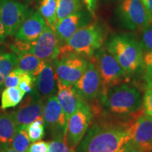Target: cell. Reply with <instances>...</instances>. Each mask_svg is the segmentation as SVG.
I'll list each match as a JSON object with an SVG mask.
<instances>
[{
    "label": "cell",
    "instance_id": "1",
    "mask_svg": "<svg viewBox=\"0 0 152 152\" xmlns=\"http://www.w3.org/2000/svg\"><path fill=\"white\" fill-rule=\"evenodd\" d=\"M89 104L96 120L126 128L144 113L140 90L126 83L101 90L97 98Z\"/></svg>",
    "mask_w": 152,
    "mask_h": 152
},
{
    "label": "cell",
    "instance_id": "2",
    "mask_svg": "<svg viewBox=\"0 0 152 152\" xmlns=\"http://www.w3.org/2000/svg\"><path fill=\"white\" fill-rule=\"evenodd\" d=\"M130 140L126 127L94 120L76 148V152H115Z\"/></svg>",
    "mask_w": 152,
    "mask_h": 152
},
{
    "label": "cell",
    "instance_id": "3",
    "mask_svg": "<svg viewBox=\"0 0 152 152\" xmlns=\"http://www.w3.org/2000/svg\"><path fill=\"white\" fill-rule=\"evenodd\" d=\"M106 37L105 30L99 24L94 23L85 25L80 28L65 43L60 45L57 57L77 54L85 58H90L102 48Z\"/></svg>",
    "mask_w": 152,
    "mask_h": 152
},
{
    "label": "cell",
    "instance_id": "4",
    "mask_svg": "<svg viewBox=\"0 0 152 152\" xmlns=\"http://www.w3.org/2000/svg\"><path fill=\"white\" fill-rule=\"evenodd\" d=\"M106 49L118 62L129 77L143 64V53L140 43L128 34H117L110 38Z\"/></svg>",
    "mask_w": 152,
    "mask_h": 152
},
{
    "label": "cell",
    "instance_id": "5",
    "mask_svg": "<svg viewBox=\"0 0 152 152\" xmlns=\"http://www.w3.org/2000/svg\"><path fill=\"white\" fill-rule=\"evenodd\" d=\"M91 58L94 60L99 73L102 90L126 83L130 80L123 68L106 48H100Z\"/></svg>",
    "mask_w": 152,
    "mask_h": 152
},
{
    "label": "cell",
    "instance_id": "6",
    "mask_svg": "<svg viewBox=\"0 0 152 152\" xmlns=\"http://www.w3.org/2000/svg\"><path fill=\"white\" fill-rule=\"evenodd\" d=\"M88 61L87 58L77 54L57 57L53 61L57 80L64 85L73 86L85 73Z\"/></svg>",
    "mask_w": 152,
    "mask_h": 152
},
{
    "label": "cell",
    "instance_id": "7",
    "mask_svg": "<svg viewBox=\"0 0 152 152\" xmlns=\"http://www.w3.org/2000/svg\"><path fill=\"white\" fill-rule=\"evenodd\" d=\"M93 121L94 115L87 102L68 118L65 138L71 149L76 150Z\"/></svg>",
    "mask_w": 152,
    "mask_h": 152
},
{
    "label": "cell",
    "instance_id": "8",
    "mask_svg": "<svg viewBox=\"0 0 152 152\" xmlns=\"http://www.w3.org/2000/svg\"><path fill=\"white\" fill-rule=\"evenodd\" d=\"M18 108L11 112L19 128H26L38 118L43 116L45 100L38 94L35 88L24 96Z\"/></svg>",
    "mask_w": 152,
    "mask_h": 152
},
{
    "label": "cell",
    "instance_id": "9",
    "mask_svg": "<svg viewBox=\"0 0 152 152\" xmlns=\"http://www.w3.org/2000/svg\"><path fill=\"white\" fill-rule=\"evenodd\" d=\"M43 118L45 128L53 139L65 138L68 118L56 95L49 98L45 102Z\"/></svg>",
    "mask_w": 152,
    "mask_h": 152
},
{
    "label": "cell",
    "instance_id": "10",
    "mask_svg": "<svg viewBox=\"0 0 152 152\" xmlns=\"http://www.w3.org/2000/svg\"><path fill=\"white\" fill-rule=\"evenodd\" d=\"M26 5L14 0H0V18L7 36L14 35L23 21L31 14Z\"/></svg>",
    "mask_w": 152,
    "mask_h": 152
},
{
    "label": "cell",
    "instance_id": "11",
    "mask_svg": "<svg viewBox=\"0 0 152 152\" xmlns=\"http://www.w3.org/2000/svg\"><path fill=\"white\" fill-rule=\"evenodd\" d=\"M119 16L128 29H143L152 22L141 0H123L119 7Z\"/></svg>",
    "mask_w": 152,
    "mask_h": 152
},
{
    "label": "cell",
    "instance_id": "12",
    "mask_svg": "<svg viewBox=\"0 0 152 152\" xmlns=\"http://www.w3.org/2000/svg\"><path fill=\"white\" fill-rule=\"evenodd\" d=\"M73 87L87 103L97 98L102 90V81L96 64L91 57L89 58L88 65L85 73Z\"/></svg>",
    "mask_w": 152,
    "mask_h": 152
},
{
    "label": "cell",
    "instance_id": "13",
    "mask_svg": "<svg viewBox=\"0 0 152 152\" xmlns=\"http://www.w3.org/2000/svg\"><path fill=\"white\" fill-rule=\"evenodd\" d=\"M127 132L130 141L144 152H152V117L142 115L129 125Z\"/></svg>",
    "mask_w": 152,
    "mask_h": 152
},
{
    "label": "cell",
    "instance_id": "14",
    "mask_svg": "<svg viewBox=\"0 0 152 152\" xmlns=\"http://www.w3.org/2000/svg\"><path fill=\"white\" fill-rule=\"evenodd\" d=\"M59 42L54 29L47 26L37 40L33 42L30 53L41 60L53 62L58 56Z\"/></svg>",
    "mask_w": 152,
    "mask_h": 152
},
{
    "label": "cell",
    "instance_id": "15",
    "mask_svg": "<svg viewBox=\"0 0 152 152\" xmlns=\"http://www.w3.org/2000/svg\"><path fill=\"white\" fill-rule=\"evenodd\" d=\"M35 88L44 100L47 101L56 95L58 86L53 62L47 61L42 71L35 77Z\"/></svg>",
    "mask_w": 152,
    "mask_h": 152
},
{
    "label": "cell",
    "instance_id": "16",
    "mask_svg": "<svg viewBox=\"0 0 152 152\" xmlns=\"http://www.w3.org/2000/svg\"><path fill=\"white\" fill-rule=\"evenodd\" d=\"M47 25L39 12L32 13L15 34V38L20 40L33 42L37 40Z\"/></svg>",
    "mask_w": 152,
    "mask_h": 152
},
{
    "label": "cell",
    "instance_id": "17",
    "mask_svg": "<svg viewBox=\"0 0 152 152\" xmlns=\"http://www.w3.org/2000/svg\"><path fill=\"white\" fill-rule=\"evenodd\" d=\"M57 99L63 111L68 118L72 114L82 107L86 102L77 94L73 86L64 85L57 80Z\"/></svg>",
    "mask_w": 152,
    "mask_h": 152
},
{
    "label": "cell",
    "instance_id": "18",
    "mask_svg": "<svg viewBox=\"0 0 152 152\" xmlns=\"http://www.w3.org/2000/svg\"><path fill=\"white\" fill-rule=\"evenodd\" d=\"M85 26L84 17L81 13H75L56 22L54 30L59 46L66 41L82 26Z\"/></svg>",
    "mask_w": 152,
    "mask_h": 152
},
{
    "label": "cell",
    "instance_id": "19",
    "mask_svg": "<svg viewBox=\"0 0 152 152\" xmlns=\"http://www.w3.org/2000/svg\"><path fill=\"white\" fill-rule=\"evenodd\" d=\"M18 128L11 113H0V149L10 148Z\"/></svg>",
    "mask_w": 152,
    "mask_h": 152
},
{
    "label": "cell",
    "instance_id": "20",
    "mask_svg": "<svg viewBox=\"0 0 152 152\" xmlns=\"http://www.w3.org/2000/svg\"><path fill=\"white\" fill-rule=\"evenodd\" d=\"M16 68L26 72L35 78L45 67L47 61L41 60L30 52L18 55Z\"/></svg>",
    "mask_w": 152,
    "mask_h": 152
},
{
    "label": "cell",
    "instance_id": "21",
    "mask_svg": "<svg viewBox=\"0 0 152 152\" xmlns=\"http://www.w3.org/2000/svg\"><path fill=\"white\" fill-rule=\"evenodd\" d=\"M25 93L18 87L4 88L1 93V108L2 110L16 107L21 102L25 96Z\"/></svg>",
    "mask_w": 152,
    "mask_h": 152
},
{
    "label": "cell",
    "instance_id": "22",
    "mask_svg": "<svg viewBox=\"0 0 152 152\" xmlns=\"http://www.w3.org/2000/svg\"><path fill=\"white\" fill-rule=\"evenodd\" d=\"M57 2L58 0H42L39 7V13L52 29L57 22Z\"/></svg>",
    "mask_w": 152,
    "mask_h": 152
},
{
    "label": "cell",
    "instance_id": "23",
    "mask_svg": "<svg viewBox=\"0 0 152 152\" xmlns=\"http://www.w3.org/2000/svg\"><path fill=\"white\" fill-rule=\"evenodd\" d=\"M18 56L15 53H7L0 55V91L4 88L5 79L16 68Z\"/></svg>",
    "mask_w": 152,
    "mask_h": 152
},
{
    "label": "cell",
    "instance_id": "24",
    "mask_svg": "<svg viewBox=\"0 0 152 152\" xmlns=\"http://www.w3.org/2000/svg\"><path fill=\"white\" fill-rule=\"evenodd\" d=\"M81 9L80 0H58L57 2V21L79 12Z\"/></svg>",
    "mask_w": 152,
    "mask_h": 152
},
{
    "label": "cell",
    "instance_id": "25",
    "mask_svg": "<svg viewBox=\"0 0 152 152\" xmlns=\"http://www.w3.org/2000/svg\"><path fill=\"white\" fill-rule=\"evenodd\" d=\"M30 142L31 141L28 137L27 128H19L13 138L10 148L18 152H27Z\"/></svg>",
    "mask_w": 152,
    "mask_h": 152
},
{
    "label": "cell",
    "instance_id": "26",
    "mask_svg": "<svg viewBox=\"0 0 152 152\" xmlns=\"http://www.w3.org/2000/svg\"><path fill=\"white\" fill-rule=\"evenodd\" d=\"M28 137L32 142L41 140L45 135V127L43 116L38 118L27 127Z\"/></svg>",
    "mask_w": 152,
    "mask_h": 152
},
{
    "label": "cell",
    "instance_id": "27",
    "mask_svg": "<svg viewBox=\"0 0 152 152\" xmlns=\"http://www.w3.org/2000/svg\"><path fill=\"white\" fill-rule=\"evenodd\" d=\"M143 78L147 89L152 87V52H147L143 54Z\"/></svg>",
    "mask_w": 152,
    "mask_h": 152
},
{
    "label": "cell",
    "instance_id": "28",
    "mask_svg": "<svg viewBox=\"0 0 152 152\" xmlns=\"http://www.w3.org/2000/svg\"><path fill=\"white\" fill-rule=\"evenodd\" d=\"M48 152H76L69 147L66 138L53 139L49 142Z\"/></svg>",
    "mask_w": 152,
    "mask_h": 152
},
{
    "label": "cell",
    "instance_id": "29",
    "mask_svg": "<svg viewBox=\"0 0 152 152\" xmlns=\"http://www.w3.org/2000/svg\"><path fill=\"white\" fill-rule=\"evenodd\" d=\"M142 34L140 37V45L142 50L147 52H152V26L142 29Z\"/></svg>",
    "mask_w": 152,
    "mask_h": 152
},
{
    "label": "cell",
    "instance_id": "30",
    "mask_svg": "<svg viewBox=\"0 0 152 152\" xmlns=\"http://www.w3.org/2000/svg\"><path fill=\"white\" fill-rule=\"evenodd\" d=\"M18 87L25 93L29 94L35 89V78L30 74L22 71Z\"/></svg>",
    "mask_w": 152,
    "mask_h": 152
},
{
    "label": "cell",
    "instance_id": "31",
    "mask_svg": "<svg viewBox=\"0 0 152 152\" xmlns=\"http://www.w3.org/2000/svg\"><path fill=\"white\" fill-rule=\"evenodd\" d=\"M33 42H26L20 39H16V40L12 45H11V49L15 54L17 55L24 54V53H28L30 52L32 47H33Z\"/></svg>",
    "mask_w": 152,
    "mask_h": 152
},
{
    "label": "cell",
    "instance_id": "32",
    "mask_svg": "<svg viewBox=\"0 0 152 152\" xmlns=\"http://www.w3.org/2000/svg\"><path fill=\"white\" fill-rule=\"evenodd\" d=\"M22 71L15 68L14 71H12L7 76L5 79L4 83V88L11 87H18L20 82V77Z\"/></svg>",
    "mask_w": 152,
    "mask_h": 152
},
{
    "label": "cell",
    "instance_id": "33",
    "mask_svg": "<svg viewBox=\"0 0 152 152\" xmlns=\"http://www.w3.org/2000/svg\"><path fill=\"white\" fill-rule=\"evenodd\" d=\"M143 110L145 115L152 117V87L147 89L144 94Z\"/></svg>",
    "mask_w": 152,
    "mask_h": 152
},
{
    "label": "cell",
    "instance_id": "34",
    "mask_svg": "<svg viewBox=\"0 0 152 152\" xmlns=\"http://www.w3.org/2000/svg\"><path fill=\"white\" fill-rule=\"evenodd\" d=\"M48 147L49 142L39 140L30 144L27 152H48Z\"/></svg>",
    "mask_w": 152,
    "mask_h": 152
},
{
    "label": "cell",
    "instance_id": "35",
    "mask_svg": "<svg viewBox=\"0 0 152 152\" xmlns=\"http://www.w3.org/2000/svg\"><path fill=\"white\" fill-rule=\"evenodd\" d=\"M123 152H144L140 148L137 147L133 142L129 141L123 146Z\"/></svg>",
    "mask_w": 152,
    "mask_h": 152
},
{
    "label": "cell",
    "instance_id": "36",
    "mask_svg": "<svg viewBox=\"0 0 152 152\" xmlns=\"http://www.w3.org/2000/svg\"><path fill=\"white\" fill-rule=\"evenodd\" d=\"M85 6H86L87 9L90 13L94 14V10L96 9V3H97V0H83Z\"/></svg>",
    "mask_w": 152,
    "mask_h": 152
},
{
    "label": "cell",
    "instance_id": "37",
    "mask_svg": "<svg viewBox=\"0 0 152 152\" xmlns=\"http://www.w3.org/2000/svg\"><path fill=\"white\" fill-rule=\"evenodd\" d=\"M152 20V0H141Z\"/></svg>",
    "mask_w": 152,
    "mask_h": 152
},
{
    "label": "cell",
    "instance_id": "38",
    "mask_svg": "<svg viewBox=\"0 0 152 152\" xmlns=\"http://www.w3.org/2000/svg\"><path fill=\"white\" fill-rule=\"evenodd\" d=\"M7 37V33H6L4 26L3 23L1 21V18H0V42L4 41Z\"/></svg>",
    "mask_w": 152,
    "mask_h": 152
},
{
    "label": "cell",
    "instance_id": "39",
    "mask_svg": "<svg viewBox=\"0 0 152 152\" xmlns=\"http://www.w3.org/2000/svg\"><path fill=\"white\" fill-rule=\"evenodd\" d=\"M0 152H18L15 151L11 148H5V149H0Z\"/></svg>",
    "mask_w": 152,
    "mask_h": 152
},
{
    "label": "cell",
    "instance_id": "40",
    "mask_svg": "<svg viewBox=\"0 0 152 152\" xmlns=\"http://www.w3.org/2000/svg\"><path fill=\"white\" fill-rule=\"evenodd\" d=\"M123 147H121V149H120L117 150V151H115V152H123Z\"/></svg>",
    "mask_w": 152,
    "mask_h": 152
},
{
    "label": "cell",
    "instance_id": "41",
    "mask_svg": "<svg viewBox=\"0 0 152 152\" xmlns=\"http://www.w3.org/2000/svg\"><path fill=\"white\" fill-rule=\"evenodd\" d=\"M1 52H0V55H1Z\"/></svg>",
    "mask_w": 152,
    "mask_h": 152
}]
</instances>
